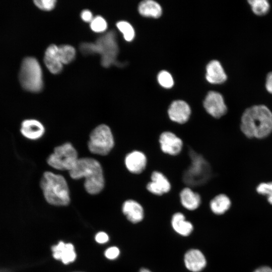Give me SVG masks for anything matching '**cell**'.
Here are the masks:
<instances>
[{
	"instance_id": "6da1fadb",
	"label": "cell",
	"mask_w": 272,
	"mask_h": 272,
	"mask_svg": "<svg viewBox=\"0 0 272 272\" xmlns=\"http://www.w3.org/2000/svg\"><path fill=\"white\" fill-rule=\"evenodd\" d=\"M240 128L247 138L263 139L272 133V112L263 104L251 106L242 113Z\"/></svg>"
},
{
	"instance_id": "7a4b0ae2",
	"label": "cell",
	"mask_w": 272,
	"mask_h": 272,
	"mask_svg": "<svg viewBox=\"0 0 272 272\" xmlns=\"http://www.w3.org/2000/svg\"><path fill=\"white\" fill-rule=\"evenodd\" d=\"M183 148L187 151L190 162L182 173V180L185 187L196 191L208 184L216 173L210 162L202 155L187 145L183 144Z\"/></svg>"
},
{
	"instance_id": "3957f363",
	"label": "cell",
	"mask_w": 272,
	"mask_h": 272,
	"mask_svg": "<svg viewBox=\"0 0 272 272\" xmlns=\"http://www.w3.org/2000/svg\"><path fill=\"white\" fill-rule=\"evenodd\" d=\"M69 172L74 179L85 178L84 187L89 194H98L104 188L102 168L99 162L94 159L87 157L78 159Z\"/></svg>"
},
{
	"instance_id": "277c9868",
	"label": "cell",
	"mask_w": 272,
	"mask_h": 272,
	"mask_svg": "<svg viewBox=\"0 0 272 272\" xmlns=\"http://www.w3.org/2000/svg\"><path fill=\"white\" fill-rule=\"evenodd\" d=\"M40 185L45 200L49 204L57 206L69 204V189L62 175L46 171L43 174Z\"/></svg>"
},
{
	"instance_id": "5b68a950",
	"label": "cell",
	"mask_w": 272,
	"mask_h": 272,
	"mask_svg": "<svg viewBox=\"0 0 272 272\" xmlns=\"http://www.w3.org/2000/svg\"><path fill=\"white\" fill-rule=\"evenodd\" d=\"M18 77L22 87L25 90L38 92L42 90V70L39 62L35 58L26 57L23 59Z\"/></svg>"
},
{
	"instance_id": "8992f818",
	"label": "cell",
	"mask_w": 272,
	"mask_h": 272,
	"mask_svg": "<svg viewBox=\"0 0 272 272\" xmlns=\"http://www.w3.org/2000/svg\"><path fill=\"white\" fill-rule=\"evenodd\" d=\"M114 146L113 135L107 125H99L91 132L88 146L92 153L101 156L106 155Z\"/></svg>"
},
{
	"instance_id": "52a82bcc",
	"label": "cell",
	"mask_w": 272,
	"mask_h": 272,
	"mask_svg": "<svg viewBox=\"0 0 272 272\" xmlns=\"http://www.w3.org/2000/svg\"><path fill=\"white\" fill-rule=\"evenodd\" d=\"M78 153L70 143L54 148L48 157L47 162L52 168L59 170L70 171L78 160Z\"/></svg>"
},
{
	"instance_id": "ba28073f",
	"label": "cell",
	"mask_w": 272,
	"mask_h": 272,
	"mask_svg": "<svg viewBox=\"0 0 272 272\" xmlns=\"http://www.w3.org/2000/svg\"><path fill=\"white\" fill-rule=\"evenodd\" d=\"M96 53L101 55L102 65L107 67L112 64H118L117 56L118 47L114 31H110L99 37L96 42Z\"/></svg>"
},
{
	"instance_id": "9c48e42d",
	"label": "cell",
	"mask_w": 272,
	"mask_h": 272,
	"mask_svg": "<svg viewBox=\"0 0 272 272\" xmlns=\"http://www.w3.org/2000/svg\"><path fill=\"white\" fill-rule=\"evenodd\" d=\"M203 107L212 117L220 119L228 112V107L223 96L219 92L210 91L203 101Z\"/></svg>"
},
{
	"instance_id": "30bf717a",
	"label": "cell",
	"mask_w": 272,
	"mask_h": 272,
	"mask_svg": "<svg viewBox=\"0 0 272 272\" xmlns=\"http://www.w3.org/2000/svg\"><path fill=\"white\" fill-rule=\"evenodd\" d=\"M192 113L190 105L185 101L176 100L172 101L167 108L169 119L179 124H184L189 120Z\"/></svg>"
},
{
	"instance_id": "8fae6325",
	"label": "cell",
	"mask_w": 272,
	"mask_h": 272,
	"mask_svg": "<svg viewBox=\"0 0 272 272\" xmlns=\"http://www.w3.org/2000/svg\"><path fill=\"white\" fill-rule=\"evenodd\" d=\"M159 142L162 152L171 156L178 155L182 151L183 142L174 133L165 131L159 136Z\"/></svg>"
},
{
	"instance_id": "7c38bea8",
	"label": "cell",
	"mask_w": 272,
	"mask_h": 272,
	"mask_svg": "<svg viewBox=\"0 0 272 272\" xmlns=\"http://www.w3.org/2000/svg\"><path fill=\"white\" fill-rule=\"evenodd\" d=\"M124 163L126 170L130 173L139 175L146 169L148 164V159L143 152L133 150L126 154Z\"/></svg>"
},
{
	"instance_id": "4fadbf2b",
	"label": "cell",
	"mask_w": 272,
	"mask_h": 272,
	"mask_svg": "<svg viewBox=\"0 0 272 272\" xmlns=\"http://www.w3.org/2000/svg\"><path fill=\"white\" fill-rule=\"evenodd\" d=\"M146 189L151 194L161 196L170 192L171 184L163 173L154 171L151 174V181L146 185Z\"/></svg>"
},
{
	"instance_id": "5bb4252c",
	"label": "cell",
	"mask_w": 272,
	"mask_h": 272,
	"mask_svg": "<svg viewBox=\"0 0 272 272\" xmlns=\"http://www.w3.org/2000/svg\"><path fill=\"white\" fill-rule=\"evenodd\" d=\"M184 263L188 270L200 272L206 266L207 259L200 250L192 248L188 250L184 254Z\"/></svg>"
},
{
	"instance_id": "9a60e30c",
	"label": "cell",
	"mask_w": 272,
	"mask_h": 272,
	"mask_svg": "<svg viewBox=\"0 0 272 272\" xmlns=\"http://www.w3.org/2000/svg\"><path fill=\"white\" fill-rule=\"evenodd\" d=\"M122 212L126 219L133 224L142 221L145 216L143 206L137 200L132 198L126 199L123 202Z\"/></svg>"
},
{
	"instance_id": "2e32d148",
	"label": "cell",
	"mask_w": 272,
	"mask_h": 272,
	"mask_svg": "<svg viewBox=\"0 0 272 272\" xmlns=\"http://www.w3.org/2000/svg\"><path fill=\"white\" fill-rule=\"evenodd\" d=\"M51 250L53 258L60 260L64 264L73 262L77 257L74 246L71 243H65L60 241L51 247Z\"/></svg>"
},
{
	"instance_id": "e0dca14e",
	"label": "cell",
	"mask_w": 272,
	"mask_h": 272,
	"mask_svg": "<svg viewBox=\"0 0 272 272\" xmlns=\"http://www.w3.org/2000/svg\"><path fill=\"white\" fill-rule=\"evenodd\" d=\"M20 131L25 138L30 140H37L43 136L45 128L38 120L27 119L21 122Z\"/></svg>"
},
{
	"instance_id": "ac0fdd59",
	"label": "cell",
	"mask_w": 272,
	"mask_h": 272,
	"mask_svg": "<svg viewBox=\"0 0 272 272\" xmlns=\"http://www.w3.org/2000/svg\"><path fill=\"white\" fill-rule=\"evenodd\" d=\"M179 200L182 208L189 211L199 209L202 201L200 195L189 187H185L181 190Z\"/></svg>"
},
{
	"instance_id": "d6986e66",
	"label": "cell",
	"mask_w": 272,
	"mask_h": 272,
	"mask_svg": "<svg viewBox=\"0 0 272 272\" xmlns=\"http://www.w3.org/2000/svg\"><path fill=\"white\" fill-rule=\"evenodd\" d=\"M206 78L210 83L220 84L227 80V76L221 63L217 60H213L207 66Z\"/></svg>"
},
{
	"instance_id": "ffe728a7",
	"label": "cell",
	"mask_w": 272,
	"mask_h": 272,
	"mask_svg": "<svg viewBox=\"0 0 272 272\" xmlns=\"http://www.w3.org/2000/svg\"><path fill=\"white\" fill-rule=\"evenodd\" d=\"M171 224L173 230L182 236H189L193 230L192 224L186 220L184 214L180 212H177L173 214Z\"/></svg>"
},
{
	"instance_id": "44dd1931",
	"label": "cell",
	"mask_w": 272,
	"mask_h": 272,
	"mask_svg": "<svg viewBox=\"0 0 272 272\" xmlns=\"http://www.w3.org/2000/svg\"><path fill=\"white\" fill-rule=\"evenodd\" d=\"M44 61L50 73L56 74L61 71L63 64L58 56L57 46L51 44L47 47L45 52Z\"/></svg>"
},
{
	"instance_id": "7402d4cb",
	"label": "cell",
	"mask_w": 272,
	"mask_h": 272,
	"mask_svg": "<svg viewBox=\"0 0 272 272\" xmlns=\"http://www.w3.org/2000/svg\"><path fill=\"white\" fill-rule=\"evenodd\" d=\"M209 206L210 210L213 214L221 215L229 210L231 206V200L228 195L220 193L211 199Z\"/></svg>"
},
{
	"instance_id": "603a6c76",
	"label": "cell",
	"mask_w": 272,
	"mask_h": 272,
	"mask_svg": "<svg viewBox=\"0 0 272 272\" xmlns=\"http://www.w3.org/2000/svg\"><path fill=\"white\" fill-rule=\"evenodd\" d=\"M138 10L142 16L154 18H159L162 13L160 5L152 0L141 2L139 5Z\"/></svg>"
},
{
	"instance_id": "cb8c5ba5",
	"label": "cell",
	"mask_w": 272,
	"mask_h": 272,
	"mask_svg": "<svg viewBox=\"0 0 272 272\" xmlns=\"http://www.w3.org/2000/svg\"><path fill=\"white\" fill-rule=\"evenodd\" d=\"M247 2L252 12L258 16L266 15L270 9V4L266 0H249Z\"/></svg>"
},
{
	"instance_id": "d4e9b609",
	"label": "cell",
	"mask_w": 272,
	"mask_h": 272,
	"mask_svg": "<svg viewBox=\"0 0 272 272\" xmlns=\"http://www.w3.org/2000/svg\"><path fill=\"white\" fill-rule=\"evenodd\" d=\"M58 54L62 64L71 62L76 55L75 49L70 45H62L58 46Z\"/></svg>"
},
{
	"instance_id": "484cf974",
	"label": "cell",
	"mask_w": 272,
	"mask_h": 272,
	"mask_svg": "<svg viewBox=\"0 0 272 272\" xmlns=\"http://www.w3.org/2000/svg\"><path fill=\"white\" fill-rule=\"evenodd\" d=\"M118 30L123 35L124 38L127 41H131L134 37L135 32L132 26L127 22L122 21L116 24Z\"/></svg>"
},
{
	"instance_id": "4316f807",
	"label": "cell",
	"mask_w": 272,
	"mask_h": 272,
	"mask_svg": "<svg viewBox=\"0 0 272 272\" xmlns=\"http://www.w3.org/2000/svg\"><path fill=\"white\" fill-rule=\"evenodd\" d=\"M256 192L266 196L267 201L272 205V181L260 183L256 187Z\"/></svg>"
},
{
	"instance_id": "83f0119b",
	"label": "cell",
	"mask_w": 272,
	"mask_h": 272,
	"mask_svg": "<svg viewBox=\"0 0 272 272\" xmlns=\"http://www.w3.org/2000/svg\"><path fill=\"white\" fill-rule=\"evenodd\" d=\"M159 84L165 88H171L174 85L171 75L166 71H161L157 76Z\"/></svg>"
},
{
	"instance_id": "f1b7e54d",
	"label": "cell",
	"mask_w": 272,
	"mask_h": 272,
	"mask_svg": "<svg viewBox=\"0 0 272 272\" xmlns=\"http://www.w3.org/2000/svg\"><path fill=\"white\" fill-rule=\"evenodd\" d=\"M91 29L96 32H102L106 30L107 24L105 19L101 16H96L90 22Z\"/></svg>"
},
{
	"instance_id": "f546056e",
	"label": "cell",
	"mask_w": 272,
	"mask_h": 272,
	"mask_svg": "<svg viewBox=\"0 0 272 272\" xmlns=\"http://www.w3.org/2000/svg\"><path fill=\"white\" fill-rule=\"evenodd\" d=\"M34 3L38 8L45 11H50L54 7L56 1L35 0Z\"/></svg>"
},
{
	"instance_id": "4dcf8cb0",
	"label": "cell",
	"mask_w": 272,
	"mask_h": 272,
	"mask_svg": "<svg viewBox=\"0 0 272 272\" xmlns=\"http://www.w3.org/2000/svg\"><path fill=\"white\" fill-rule=\"evenodd\" d=\"M80 49L82 53L85 55L96 53L95 43H83L80 45Z\"/></svg>"
},
{
	"instance_id": "1f68e13d",
	"label": "cell",
	"mask_w": 272,
	"mask_h": 272,
	"mask_svg": "<svg viewBox=\"0 0 272 272\" xmlns=\"http://www.w3.org/2000/svg\"><path fill=\"white\" fill-rule=\"evenodd\" d=\"M120 254L119 248L116 246H112L107 248L105 252V257L111 260L115 259L118 257Z\"/></svg>"
},
{
	"instance_id": "d6a6232c",
	"label": "cell",
	"mask_w": 272,
	"mask_h": 272,
	"mask_svg": "<svg viewBox=\"0 0 272 272\" xmlns=\"http://www.w3.org/2000/svg\"><path fill=\"white\" fill-rule=\"evenodd\" d=\"M95 239L97 243L104 244L108 241L109 237L105 232H99L96 235Z\"/></svg>"
},
{
	"instance_id": "836d02e7",
	"label": "cell",
	"mask_w": 272,
	"mask_h": 272,
	"mask_svg": "<svg viewBox=\"0 0 272 272\" xmlns=\"http://www.w3.org/2000/svg\"><path fill=\"white\" fill-rule=\"evenodd\" d=\"M265 88L269 93L272 94V71L269 72L266 76Z\"/></svg>"
},
{
	"instance_id": "e575fe53",
	"label": "cell",
	"mask_w": 272,
	"mask_h": 272,
	"mask_svg": "<svg viewBox=\"0 0 272 272\" xmlns=\"http://www.w3.org/2000/svg\"><path fill=\"white\" fill-rule=\"evenodd\" d=\"M81 17L82 20L87 22H91L93 19L92 13L88 10L82 11Z\"/></svg>"
},
{
	"instance_id": "d590c367",
	"label": "cell",
	"mask_w": 272,
	"mask_h": 272,
	"mask_svg": "<svg viewBox=\"0 0 272 272\" xmlns=\"http://www.w3.org/2000/svg\"><path fill=\"white\" fill-rule=\"evenodd\" d=\"M253 272H272V268L267 266H262L256 268Z\"/></svg>"
},
{
	"instance_id": "8d00e7d4",
	"label": "cell",
	"mask_w": 272,
	"mask_h": 272,
	"mask_svg": "<svg viewBox=\"0 0 272 272\" xmlns=\"http://www.w3.org/2000/svg\"><path fill=\"white\" fill-rule=\"evenodd\" d=\"M139 272H152L149 269L146 267H142L140 269Z\"/></svg>"
},
{
	"instance_id": "74e56055",
	"label": "cell",
	"mask_w": 272,
	"mask_h": 272,
	"mask_svg": "<svg viewBox=\"0 0 272 272\" xmlns=\"http://www.w3.org/2000/svg\"><path fill=\"white\" fill-rule=\"evenodd\" d=\"M75 272H83V271H75Z\"/></svg>"
}]
</instances>
